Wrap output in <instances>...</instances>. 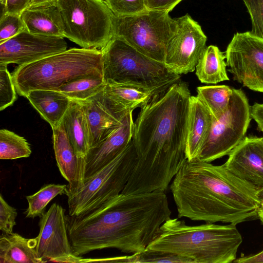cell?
I'll return each mask as SVG.
<instances>
[{"mask_svg": "<svg viewBox=\"0 0 263 263\" xmlns=\"http://www.w3.org/2000/svg\"><path fill=\"white\" fill-rule=\"evenodd\" d=\"M191 96L180 80L141 108L132 139L136 162L122 194L164 191L186 162Z\"/></svg>", "mask_w": 263, "mask_h": 263, "instance_id": "6da1fadb", "label": "cell"}, {"mask_svg": "<svg viewBox=\"0 0 263 263\" xmlns=\"http://www.w3.org/2000/svg\"><path fill=\"white\" fill-rule=\"evenodd\" d=\"M171 215L163 191L121 193L88 213L67 215L72 253L81 256L107 248L132 254L143 251Z\"/></svg>", "mask_w": 263, "mask_h": 263, "instance_id": "7a4b0ae2", "label": "cell"}, {"mask_svg": "<svg viewBox=\"0 0 263 263\" xmlns=\"http://www.w3.org/2000/svg\"><path fill=\"white\" fill-rule=\"evenodd\" d=\"M170 189L179 218L236 225L258 218V193L224 164L187 160Z\"/></svg>", "mask_w": 263, "mask_h": 263, "instance_id": "3957f363", "label": "cell"}, {"mask_svg": "<svg viewBox=\"0 0 263 263\" xmlns=\"http://www.w3.org/2000/svg\"><path fill=\"white\" fill-rule=\"evenodd\" d=\"M242 242L236 224L188 226L170 218L146 249L171 253L192 263H230L236 259Z\"/></svg>", "mask_w": 263, "mask_h": 263, "instance_id": "277c9868", "label": "cell"}, {"mask_svg": "<svg viewBox=\"0 0 263 263\" xmlns=\"http://www.w3.org/2000/svg\"><path fill=\"white\" fill-rule=\"evenodd\" d=\"M92 75L103 76L101 50L81 47L18 66L12 76L17 93L26 97L32 90L58 91L69 82Z\"/></svg>", "mask_w": 263, "mask_h": 263, "instance_id": "5b68a950", "label": "cell"}, {"mask_svg": "<svg viewBox=\"0 0 263 263\" xmlns=\"http://www.w3.org/2000/svg\"><path fill=\"white\" fill-rule=\"evenodd\" d=\"M101 50L106 83L167 89L181 80L164 63L145 56L119 37L112 36Z\"/></svg>", "mask_w": 263, "mask_h": 263, "instance_id": "8992f818", "label": "cell"}, {"mask_svg": "<svg viewBox=\"0 0 263 263\" xmlns=\"http://www.w3.org/2000/svg\"><path fill=\"white\" fill-rule=\"evenodd\" d=\"M137 154L133 140L114 160L85 179L73 191H66L68 215L80 216L98 208L121 194L133 172Z\"/></svg>", "mask_w": 263, "mask_h": 263, "instance_id": "52a82bcc", "label": "cell"}, {"mask_svg": "<svg viewBox=\"0 0 263 263\" xmlns=\"http://www.w3.org/2000/svg\"><path fill=\"white\" fill-rule=\"evenodd\" d=\"M64 37L101 50L113 36L114 14L104 0H59Z\"/></svg>", "mask_w": 263, "mask_h": 263, "instance_id": "ba28073f", "label": "cell"}, {"mask_svg": "<svg viewBox=\"0 0 263 263\" xmlns=\"http://www.w3.org/2000/svg\"><path fill=\"white\" fill-rule=\"evenodd\" d=\"M175 26L168 12L148 9L134 15H114L113 36L145 56L164 63L165 47Z\"/></svg>", "mask_w": 263, "mask_h": 263, "instance_id": "9c48e42d", "label": "cell"}, {"mask_svg": "<svg viewBox=\"0 0 263 263\" xmlns=\"http://www.w3.org/2000/svg\"><path fill=\"white\" fill-rule=\"evenodd\" d=\"M252 119L246 95L241 89L232 88L228 109L218 119H213L198 159L210 163L229 156L246 137Z\"/></svg>", "mask_w": 263, "mask_h": 263, "instance_id": "30bf717a", "label": "cell"}, {"mask_svg": "<svg viewBox=\"0 0 263 263\" xmlns=\"http://www.w3.org/2000/svg\"><path fill=\"white\" fill-rule=\"evenodd\" d=\"M174 19L175 28L166 45L164 64L170 72L180 76L195 70L206 47L207 37L189 14Z\"/></svg>", "mask_w": 263, "mask_h": 263, "instance_id": "8fae6325", "label": "cell"}, {"mask_svg": "<svg viewBox=\"0 0 263 263\" xmlns=\"http://www.w3.org/2000/svg\"><path fill=\"white\" fill-rule=\"evenodd\" d=\"M228 70L234 81L263 92V39L250 31L234 34L225 52Z\"/></svg>", "mask_w": 263, "mask_h": 263, "instance_id": "7c38bea8", "label": "cell"}, {"mask_svg": "<svg viewBox=\"0 0 263 263\" xmlns=\"http://www.w3.org/2000/svg\"><path fill=\"white\" fill-rule=\"evenodd\" d=\"M35 238L37 257L47 261L78 263L80 256L72 253L67 229V215L59 204L53 203L41 217Z\"/></svg>", "mask_w": 263, "mask_h": 263, "instance_id": "4fadbf2b", "label": "cell"}, {"mask_svg": "<svg viewBox=\"0 0 263 263\" xmlns=\"http://www.w3.org/2000/svg\"><path fill=\"white\" fill-rule=\"evenodd\" d=\"M67 49L63 37L36 34L25 29L0 43V65L21 66Z\"/></svg>", "mask_w": 263, "mask_h": 263, "instance_id": "5bb4252c", "label": "cell"}, {"mask_svg": "<svg viewBox=\"0 0 263 263\" xmlns=\"http://www.w3.org/2000/svg\"><path fill=\"white\" fill-rule=\"evenodd\" d=\"M223 164L258 194L263 192V137L246 136Z\"/></svg>", "mask_w": 263, "mask_h": 263, "instance_id": "9a60e30c", "label": "cell"}, {"mask_svg": "<svg viewBox=\"0 0 263 263\" xmlns=\"http://www.w3.org/2000/svg\"><path fill=\"white\" fill-rule=\"evenodd\" d=\"M167 89L148 88L128 84L106 83L98 96L109 113L121 121L128 112L137 107L142 108L154 97Z\"/></svg>", "mask_w": 263, "mask_h": 263, "instance_id": "2e32d148", "label": "cell"}, {"mask_svg": "<svg viewBox=\"0 0 263 263\" xmlns=\"http://www.w3.org/2000/svg\"><path fill=\"white\" fill-rule=\"evenodd\" d=\"M133 111L122 119L121 125L102 141L90 147L85 157L84 180L106 166L118 157L133 139Z\"/></svg>", "mask_w": 263, "mask_h": 263, "instance_id": "e0dca14e", "label": "cell"}, {"mask_svg": "<svg viewBox=\"0 0 263 263\" xmlns=\"http://www.w3.org/2000/svg\"><path fill=\"white\" fill-rule=\"evenodd\" d=\"M52 129L57 166L68 182L66 191H75L84 182L85 158L77 155L62 122Z\"/></svg>", "mask_w": 263, "mask_h": 263, "instance_id": "ac0fdd59", "label": "cell"}, {"mask_svg": "<svg viewBox=\"0 0 263 263\" xmlns=\"http://www.w3.org/2000/svg\"><path fill=\"white\" fill-rule=\"evenodd\" d=\"M213 118L196 96L190 99L185 153L187 160L198 159L201 149L211 130Z\"/></svg>", "mask_w": 263, "mask_h": 263, "instance_id": "d6986e66", "label": "cell"}, {"mask_svg": "<svg viewBox=\"0 0 263 263\" xmlns=\"http://www.w3.org/2000/svg\"><path fill=\"white\" fill-rule=\"evenodd\" d=\"M26 98L52 129L61 123L72 101L59 91L47 89L32 90Z\"/></svg>", "mask_w": 263, "mask_h": 263, "instance_id": "ffe728a7", "label": "cell"}, {"mask_svg": "<svg viewBox=\"0 0 263 263\" xmlns=\"http://www.w3.org/2000/svg\"><path fill=\"white\" fill-rule=\"evenodd\" d=\"M21 16L25 29L30 33L64 37L57 4L28 8Z\"/></svg>", "mask_w": 263, "mask_h": 263, "instance_id": "44dd1931", "label": "cell"}, {"mask_svg": "<svg viewBox=\"0 0 263 263\" xmlns=\"http://www.w3.org/2000/svg\"><path fill=\"white\" fill-rule=\"evenodd\" d=\"M81 103L87 119L90 148L112 133L121 125L122 120L118 121L109 113L100 101L98 93Z\"/></svg>", "mask_w": 263, "mask_h": 263, "instance_id": "7402d4cb", "label": "cell"}, {"mask_svg": "<svg viewBox=\"0 0 263 263\" xmlns=\"http://www.w3.org/2000/svg\"><path fill=\"white\" fill-rule=\"evenodd\" d=\"M62 123L77 155L85 158L90 148L89 129L86 114L80 102L71 101Z\"/></svg>", "mask_w": 263, "mask_h": 263, "instance_id": "603a6c76", "label": "cell"}, {"mask_svg": "<svg viewBox=\"0 0 263 263\" xmlns=\"http://www.w3.org/2000/svg\"><path fill=\"white\" fill-rule=\"evenodd\" d=\"M36 239L26 238L12 233L0 237V263H41L35 247Z\"/></svg>", "mask_w": 263, "mask_h": 263, "instance_id": "cb8c5ba5", "label": "cell"}, {"mask_svg": "<svg viewBox=\"0 0 263 263\" xmlns=\"http://www.w3.org/2000/svg\"><path fill=\"white\" fill-rule=\"evenodd\" d=\"M225 54L215 45L206 47L196 66V75L202 83L216 84L229 81Z\"/></svg>", "mask_w": 263, "mask_h": 263, "instance_id": "d4e9b609", "label": "cell"}, {"mask_svg": "<svg viewBox=\"0 0 263 263\" xmlns=\"http://www.w3.org/2000/svg\"><path fill=\"white\" fill-rule=\"evenodd\" d=\"M197 96L208 108L214 120H217L228 109L232 88L226 85L199 86Z\"/></svg>", "mask_w": 263, "mask_h": 263, "instance_id": "484cf974", "label": "cell"}, {"mask_svg": "<svg viewBox=\"0 0 263 263\" xmlns=\"http://www.w3.org/2000/svg\"><path fill=\"white\" fill-rule=\"evenodd\" d=\"M106 84L103 75H92L69 82L58 91L72 101L81 102L101 91Z\"/></svg>", "mask_w": 263, "mask_h": 263, "instance_id": "4316f807", "label": "cell"}, {"mask_svg": "<svg viewBox=\"0 0 263 263\" xmlns=\"http://www.w3.org/2000/svg\"><path fill=\"white\" fill-rule=\"evenodd\" d=\"M67 185L48 184L43 186L35 193L26 196L28 208L26 217L34 218L41 217L48 204L57 196L65 193Z\"/></svg>", "mask_w": 263, "mask_h": 263, "instance_id": "83f0119b", "label": "cell"}, {"mask_svg": "<svg viewBox=\"0 0 263 263\" xmlns=\"http://www.w3.org/2000/svg\"><path fill=\"white\" fill-rule=\"evenodd\" d=\"M31 154L26 139L6 129L0 130V158L13 160L29 157Z\"/></svg>", "mask_w": 263, "mask_h": 263, "instance_id": "f1b7e54d", "label": "cell"}, {"mask_svg": "<svg viewBox=\"0 0 263 263\" xmlns=\"http://www.w3.org/2000/svg\"><path fill=\"white\" fill-rule=\"evenodd\" d=\"M121 262L129 263H192L191 260L176 254L146 249L130 256H120Z\"/></svg>", "mask_w": 263, "mask_h": 263, "instance_id": "f546056e", "label": "cell"}, {"mask_svg": "<svg viewBox=\"0 0 263 263\" xmlns=\"http://www.w3.org/2000/svg\"><path fill=\"white\" fill-rule=\"evenodd\" d=\"M16 88L12 76L7 65H0V110L13 104L17 99Z\"/></svg>", "mask_w": 263, "mask_h": 263, "instance_id": "4dcf8cb0", "label": "cell"}, {"mask_svg": "<svg viewBox=\"0 0 263 263\" xmlns=\"http://www.w3.org/2000/svg\"><path fill=\"white\" fill-rule=\"evenodd\" d=\"M105 2L117 16L134 15L148 10L145 0H106Z\"/></svg>", "mask_w": 263, "mask_h": 263, "instance_id": "1f68e13d", "label": "cell"}, {"mask_svg": "<svg viewBox=\"0 0 263 263\" xmlns=\"http://www.w3.org/2000/svg\"><path fill=\"white\" fill-rule=\"evenodd\" d=\"M25 29L21 15L2 13L0 20V43L12 38Z\"/></svg>", "mask_w": 263, "mask_h": 263, "instance_id": "d6a6232c", "label": "cell"}, {"mask_svg": "<svg viewBox=\"0 0 263 263\" xmlns=\"http://www.w3.org/2000/svg\"><path fill=\"white\" fill-rule=\"evenodd\" d=\"M250 14L252 30L250 33L263 39V0H242Z\"/></svg>", "mask_w": 263, "mask_h": 263, "instance_id": "836d02e7", "label": "cell"}, {"mask_svg": "<svg viewBox=\"0 0 263 263\" xmlns=\"http://www.w3.org/2000/svg\"><path fill=\"white\" fill-rule=\"evenodd\" d=\"M17 215L16 209L10 205L0 195V230L4 234L13 233Z\"/></svg>", "mask_w": 263, "mask_h": 263, "instance_id": "e575fe53", "label": "cell"}, {"mask_svg": "<svg viewBox=\"0 0 263 263\" xmlns=\"http://www.w3.org/2000/svg\"><path fill=\"white\" fill-rule=\"evenodd\" d=\"M31 0H5L2 13L21 15L27 9Z\"/></svg>", "mask_w": 263, "mask_h": 263, "instance_id": "d590c367", "label": "cell"}, {"mask_svg": "<svg viewBox=\"0 0 263 263\" xmlns=\"http://www.w3.org/2000/svg\"><path fill=\"white\" fill-rule=\"evenodd\" d=\"M182 0H145L148 9L171 11Z\"/></svg>", "mask_w": 263, "mask_h": 263, "instance_id": "8d00e7d4", "label": "cell"}, {"mask_svg": "<svg viewBox=\"0 0 263 263\" xmlns=\"http://www.w3.org/2000/svg\"><path fill=\"white\" fill-rule=\"evenodd\" d=\"M251 115L257 124V129L263 133V103H254L251 106Z\"/></svg>", "mask_w": 263, "mask_h": 263, "instance_id": "74e56055", "label": "cell"}, {"mask_svg": "<svg viewBox=\"0 0 263 263\" xmlns=\"http://www.w3.org/2000/svg\"><path fill=\"white\" fill-rule=\"evenodd\" d=\"M235 263H263V251L253 255H249L236 259Z\"/></svg>", "mask_w": 263, "mask_h": 263, "instance_id": "f35d334b", "label": "cell"}, {"mask_svg": "<svg viewBox=\"0 0 263 263\" xmlns=\"http://www.w3.org/2000/svg\"><path fill=\"white\" fill-rule=\"evenodd\" d=\"M59 0H31L28 8L57 4Z\"/></svg>", "mask_w": 263, "mask_h": 263, "instance_id": "ab89813d", "label": "cell"}, {"mask_svg": "<svg viewBox=\"0 0 263 263\" xmlns=\"http://www.w3.org/2000/svg\"><path fill=\"white\" fill-rule=\"evenodd\" d=\"M258 218L259 219L263 224V201H260V203L257 212Z\"/></svg>", "mask_w": 263, "mask_h": 263, "instance_id": "60d3db41", "label": "cell"}, {"mask_svg": "<svg viewBox=\"0 0 263 263\" xmlns=\"http://www.w3.org/2000/svg\"><path fill=\"white\" fill-rule=\"evenodd\" d=\"M259 196L260 201H263V192L259 193Z\"/></svg>", "mask_w": 263, "mask_h": 263, "instance_id": "b9f144b4", "label": "cell"}, {"mask_svg": "<svg viewBox=\"0 0 263 263\" xmlns=\"http://www.w3.org/2000/svg\"><path fill=\"white\" fill-rule=\"evenodd\" d=\"M2 5H3L5 3V0H0Z\"/></svg>", "mask_w": 263, "mask_h": 263, "instance_id": "7bdbcfd3", "label": "cell"}, {"mask_svg": "<svg viewBox=\"0 0 263 263\" xmlns=\"http://www.w3.org/2000/svg\"><path fill=\"white\" fill-rule=\"evenodd\" d=\"M104 1H106V0H104Z\"/></svg>", "mask_w": 263, "mask_h": 263, "instance_id": "ee69618b", "label": "cell"}]
</instances>
